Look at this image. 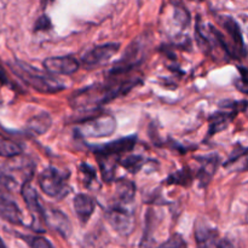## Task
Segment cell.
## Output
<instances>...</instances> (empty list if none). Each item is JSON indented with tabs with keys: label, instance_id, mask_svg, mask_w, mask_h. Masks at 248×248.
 Here are the masks:
<instances>
[{
	"label": "cell",
	"instance_id": "1",
	"mask_svg": "<svg viewBox=\"0 0 248 248\" xmlns=\"http://www.w3.org/2000/svg\"><path fill=\"white\" fill-rule=\"evenodd\" d=\"M140 82V80L138 78L123 79V77H108L107 81L78 90L70 96L69 104L75 110L93 111L94 109L118 98L121 94H126Z\"/></svg>",
	"mask_w": 248,
	"mask_h": 248
},
{
	"label": "cell",
	"instance_id": "2",
	"mask_svg": "<svg viewBox=\"0 0 248 248\" xmlns=\"http://www.w3.org/2000/svg\"><path fill=\"white\" fill-rule=\"evenodd\" d=\"M136 142H137L136 136H128V137L120 138V140L93 148V153L98 160L99 169H101L104 181H113L116 166L120 164L121 157L124 154L131 152L135 148Z\"/></svg>",
	"mask_w": 248,
	"mask_h": 248
},
{
	"label": "cell",
	"instance_id": "3",
	"mask_svg": "<svg viewBox=\"0 0 248 248\" xmlns=\"http://www.w3.org/2000/svg\"><path fill=\"white\" fill-rule=\"evenodd\" d=\"M11 69L28 86L41 93H57L65 89V85L61 80L45 74L21 61H16L14 64H11Z\"/></svg>",
	"mask_w": 248,
	"mask_h": 248
},
{
	"label": "cell",
	"instance_id": "4",
	"mask_svg": "<svg viewBox=\"0 0 248 248\" xmlns=\"http://www.w3.org/2000/svg\"><path fill=\"white\" fill-rule=\"evenodd\" d=\"M116 130V120L110 114L92 116L82 121L75 132L82 138H102L113 135Z\"/></svg>",
	"mask_w": 248,
	"mask_h": 248
},
{
	"label": "cell",
	"instance_id": "5",
	"mask_svg": "<svg viewBox=\"0 0 248 248\" xmlns=\"http://www.w3.org/2000/svg\"><path fill=\"white\" fill-rule=\"evenodd\" d=\"M68 179H69L68 173L55 167H48L44 170L39 176V186L44 194L50 198L63 199L69 191Z\"/></svg>",
	"mask_w": 248,
	"mask_h": 248
},
{
	"label": "cell",
	"instance_id": "6",
	"mask_svg": "<svg viewBox=\"0 0 248 248\" xmlns=\"http://www.w3.org/2000/svg\"><path fill=\"white\" fill-rule=\"evenodd\" d=\"M21 194L33 217V229L38 232H43V224H46V210L44 208L36 190L31 186V182H24L22 184Z\"/></svg>",
	"mask_w": 248,
	"mask_h": 248
},
{
	"label": "cell",
	"instance_id": "7",
	"mask_svg": "<svg viewBox=\"0 0 248 248\" xmlns=\"http://www.w3.org/2000/svg\"><path fill=\"white\" fill-rule=\"evenodd\" d=\"M120 48V44L109 43L103 44V45L94 46L90 48L89 51L81 56V64L87 69H93V68L101 67L108 63L113 56L118 53Z\"/></svg>",
	"mask_w": 248,
	"mask_h": 248
},
{
	"label": "cell",
	"instance_id": "8",
	"mask_svg": "<svg viewBox=\"0 0 248 248\" xmlns=\"http://www.w3.org/2000/svg\"><path fill=\"white\" fill-rule=\"evenodd\" d=\"M106 219L121 236H128L135 229V217L120 205H114L106 211Z\"/></svg>",
	"mask_w": 248,
	"mask_h": 248
},
{
	"label": "cell",
	"instance_id": "9",
	"mask_svg": "<svg viewBox=\"0 0 248 248\" xmlns=\"http://www.w3.org/2000/svg\"><path fill=\"white\" fill-rule=\"evenodd\" d=\"M223 108H227L229 110H222L217 111L213 114L210 118V131H208V137L213 136L215 133L220 132V131L225 130L229 126V124L234 120L239 110V104L237 102H230L225 101L222 103Z\"/></svg>",
	"mask_w": 248,
	"mask_h": 248
},
{
	"label": "cell",
	"instance_id": "10",
	"mask_svg": "<svg viewBox=\"0 0 248 248\" xmlns=\"http://www.w3.org/2000/svg\"><path fill=\"white\" fill-rule=\"evenodd\" d=\"M220 23H222L223 28L228 33V35H229L230 40H232L230 50H232V57H242V56L246 55V46H245L244 36H242L241 29H240L237 22L232 17L225 16L222 17Z\"/></svg>",
	"mask_w": 248,
	"mask_h": 248
},
{
	"label": "cell",
	"instance_id": "11",
	"mask_svg": "<svg viewBox=\"0 0 248 248\" xmlns=\"http://www.w3.org/2000/svg\"><path fill=\"white\" fill-rule=\"evenodd\" d=\"M47 73L55 75H72L79 69L80 62L73 56H60V57L46 58L43 62Z\"/></svg>",
	"mask_w": 248,
	"mask_h": 248
},
{
	"label": "cell",
	"instance_id": "12",
	"mask_svg": "<svg viewBox=\"0 0 248 248\" xmlns=\"http://www.w3.org/2000/svg\"><path fill=\"white\" fill-rule=\"evenodd\" d=\"M196 160L200 162V170H199L196 177L200 182V186L205 188L212 181L213 176L217 171L218 165H219V156L217 154H210L206 156L198 157Z\"/></svg>",
	"mask_w": 248,
	"mask_h": 248
},
{
	"label": "cell",
	"instance_id": "13",
	"mask_svg": "<svg viewBox=\"0 0 248 248\" xmlns=\"http://www.w3.org/2000/svg\"><path fill=\"white\" fill-rule=\"evenodd\" d=\"M0 218L11 224H23V216L17 203L5 196L0 198Z\"/></svg>",
	"mask_w": 248,
	"mask_h": 248
},
{
	"label": "cell",
	"instance_id": "14",
	"mask_svg": "<svg viewBox=\"0 0 248 248\" xmlns=\"http://www.w3.org/2000/svg\"><path fill=\"white\" fill-rule=\"evenodd\" d=\"M46 224L50 225L51 228L56 230L58 234L62 235L63 237H68L72 234V224L68 219L67 216L63 215L61 211L51 210L50 212H46Z\"/></svg>",
	"mask_w": 248,
	"mask_h": 248
},
{
	"label": "cell",
	"instance_id": "15",
	"mask_svg": "<svg viewBox=\"0 0 248 248\" xmlns=\"http://www.w3.org/2000/svg\"><path fill=\"white\" fill-rule=\"evenodd\" d=\"M74 210L82 224H86L94 211V201L86 194H78L74 198Z\"/></svg>",
	"mask_w": 248,
	"mask_h": 248
},
{
	"label": "cell",
	"instance_id": "16",
	"mask_svg": "<svg viewBox=\"0 0 248 248\" xmlns=\"http://www.w3.org/2000/svg\"><path fill=\"white\" fill-rule=\"evenodd\" d=\"M136 186L135 183L127 179H119L115 186V199L118 202L115 205H130L135 200Z\"/></svg>",
	"mask_w": 248,
	"mask_h": 248
},
{
	"label": "cell",
	"instance_id": "17",
	"mask_svg": "<svg viewBox=\"0 0 248 248\" xmlns=\"http://www.w3.org/2000/svg\"><path fill=\"white\" fill-rule=\"evenodd\" d=\"M195 237L199 248H218L219 239L216 230L200 225L195 229Z\"/></svg>",
	"mask_w": 248,
	"mask_h": 248
},
{
	"label": "cell",
	"instance_id": "18",
	"mask_svg": "<svg viewBox=\"0 0 248 248\" xmlns=\"http://www.w3.org/2000/svg\"><path fill=\"white\" fill-rule=\"evenodd\" d=\"M51 125H52V120H51L50 114L47 113H39L31 118L27 123V128L31 131V133L36 136L44 135L50 130Z\"/></svg>",
	"mask_w": 248,
	"mask_h": 248
},
{
	"label": "cell",
	"instance_id": "19",
	"mask_svg": "<svg viewBox=\"0 0 248 248\" xmlns=\"http://www.w3.org/2000/svg\"><path fill=\"white\" fill-rule=\"evenodd\" d=\"M225 169L232 172L248 171V148L241 149L236 154H232L230 159L224 164Z\"/></svg>",
	"mask_w": 248,
	"mask_h": 248
},
{
	"label": "cell",
	"instance_id": "20",
	"mask_svg": "<svg viewBox=\"0 0 248 248\" xmlns=\"http://www.w3.org/2000/svg\"><path fill=\"white\" fill-rule=\"evenodd\" d=\"M145 164V159L142 155H127L120 160V165L131 173H137Z\"/></svg>",
	"mask_w": 248,
	"mask_h": 248
},
{
	"label": "cell",
	"instance_id": "21",
	"mask_svg": "<svg viewBox=\"0 0 248 248\" xmlns=\"http://www.w3.org/2000/svg\"><path fill=\"white\" fill-rule=\"evenodd\" d=\"M22 153V148L17 143L6 138H0V156H17Z\"/></svg>",
	"mask_w": 248,
	"mask_h": 248
},
{
	"label": "cell",
	"instance_id": "22",
	"mask_svg": "<svg viewBox=\"0 0 248 248\" xmlns=\"http://www.w3.org/2000/svg\"><path fill=\"white\" fill-rule=\"evenodd\" d=\"M190 171L186 169L182 170V171L177 172V173L171 174L169 177V182L170 183H174V184H178V186H186V184L190 183L193 181L190 176Z\"/></svg>",
	"mask_w": 248,
	"mask_h": 248
},
{
	"label": "cell",
	"instance_id": "23",
	"mask_svg": "<svg viewBox=\"0 0 248 248\" xmlns=\"http://www.w3.org/2000/svg\"><path fill=\"white\" fill-rule=\"evenodd\" d=\"M31 248H55L48 240L41 236H22Z\"/></svg>",
	"mask_w": 248,
	"mask_h": 248
},
{
	"label": "cell",
	"instance_id": "24",
	"mask_svg": "<svg viewBox=\"0 0 248 248\" xmlns=\"http://www.w3.org/2000/svg\"><path fill=\"white\" fill-rule=\"evenodd\" d=\"M240 77L235 80V86L237 87L239 91H241L242 93L248 94V69L244 67L239 68Z\"/></svg>",
	"mask_w": 248,
	"mask_h": 248
},
{
	"label": "cell",
	"instance_id": "25",
	"mask_svg": "<svg viewBox=\"0 0 248 248\" xmlns=\"http://www.w3.org/2000/svg\"><path fill=\"white\" fill-rule=\"evenodd\" d=\"M157 248H186V242L179 234H173L167 241Z\"/></svg>",
	"mask_w": 248,
	"mask_h": 248
},
{
	"label": "cell",
	"instance_id": "26",
	"mask_svg": "<svg viewBox=\"0 0 248 248\" xmlns=\"http://www.w3.org/2000/svg\"><path fill=\"white\" fill-rule=\"evenodd\" d=\"M173 18L176 19L177 23L182 27L186 26V24L189 23V14L186 12V9H182V7H177V9L174 10Z\"/></svg>",
	"mask_w": 248,
	"mask_h": 248
},
{
	"label": "cell",
	"instance_id": "27",
	"mask_svg": "<svg viewBox=\"0 0 248 248\" xmlns=\"http://www.w3.org/2000/svg\"><path fill=\"white\" fill-rule=\"evenodd\" d=\"M80 171H81L82 177L85 179V183L89 184L90 182L93 181L96 178V171H94L93 167H91L87 164H81L80 165Z\"/></svg>",
	"mask_w": 248,
	"mask_h": 248
},
{
	"label": "cell",
	"instance_id": "28",
	"mask_svg": "<svg viewBox=\"0 0 248 248\" xmlns=\"http://www.w3.org/2000/svg\"><path fill=\"white\" fill-rule=\"evenodd\" d=\"M51 28V22L48 17L43 16L39 19H36L35 23V31H48Z\"/></svg>",
	"mask_w": 248,
	"mask_h": 248
},
{
	"label": "cell",
	"instance_id": "29",
	"mask_svg": "<svg viewBox=\"0 0 248 248\" xmlns=\"http://www.w3.org/2000/svg\"><path fill=\"white\" fill-rule=\"evenodd\" d=\"M218 248H236L234 244H232L230 240L223 239L219 240V244H218Z\"/></svg>",
	"mask_w": 248,
	"mask_h": 248
},
{
	"label": "cell",
	"instance_id": "30",
	"mask_svg": "<svg viewBox=\"0 0 248 248\" xmlns=\"http://www.w3.org/2000/svg\"><path fill=\"white\" fill-rule=\"evenodd\" d=\"M7 82V78H6V74H5L4 69H2V67L0 65V85H4Z\"/></svg>",
	"mask_w": 248,
	"mask_h": 248
},
{
	"label": "cell",
	"instance_id": "31",
	"mask_svg": "<svg viewBox=\"0 0 248 248\" xmlns=\"http://www.w3.org/2000/svg\"><path fill=\"white\" fill-rule=\"evenodd\" d=\"M0 248H7L6 246H5L4 241H2V240H1V239H0Z\"/></svg>",
	"mask_w": 248,
	"mask_h": 248
},
{
	"label": "cell",
	"instance_id": "32",
	"mask_svg": "<svg viewBox=\"0 0 248 248\" xmlns=\"http://www.w3.org/2000/svg\"><path fill=\"white\" fill-rule=\"evenodd\" d=\"M246 223L248 224V207H247V212H246Z\"/></svg>",
	"mask_w": 248,
	"mask_h": 248
}]
</instances>
